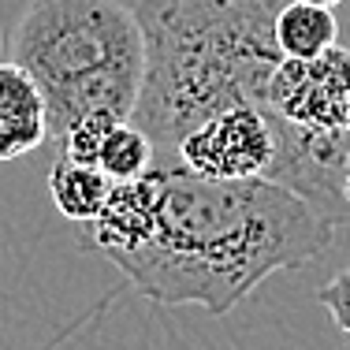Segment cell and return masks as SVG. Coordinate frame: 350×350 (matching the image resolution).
Instances as JSON below:
<instances>
[{
	"label": "cell",
	"mask_w": 350,
	"mask_h": 350,
	"mask_svg": "<svg viewBox=\"0 0 350 350\" xmlns=\"http://www.w3.org/2000/svg\"><path fill=\"white\" fill-rule=\"evenodd\" d=\"M332 231L272 179H209L172 161L116 183L82 246L105 254L149 302L224 317L269 276L321 257Z\"/></svg>",
	"instance_id": "6da1fadb"
},
{
	"label": "cell",
	"mask_w": 350,
	"mask_h": 350,
	"mask_svg": "<svg viewBox=\"0 0 350 350\" xmlns=\"http://www.w3.org/2000/svg\"><path fill=\"white\" fill-rule=\"evenodd\" d=\"M287 0H138L146 75L131 120L157 153H175L202 120L235 105L265 108L283 60L276 15Z\"/></svg>",
	"instance_id": "7a4b0ae2"
},
{
	"label": "cell",
	"mask_w": 350,
	"mask_h": 350,
	"mask_svg": "<svg viewBox=\"0 0 350 350\" xmlns=\"http://www.w3.org/2000/svg\"><path fill=\"white\" fill-rule=\"evenodd\" d=\"M12 60L45 97L49 138H64L86 116H135L146 41L135 8L120 0H30Z\"/></svg>",
	"instance_id": "3957f363"
},
{
	"label": "cell",
	"mask_w": 350,
	"mask_h": 350,
	"mask_svg": "<svg viewBox=\"0 0 350 350\" xmlns=\"http://www.w3.org/2000/svg\"><path fill=\"white\" fill-rule=\"evenodd\" d=\"M276 146V116L257 105H235L187 131L172 161L209 179H269Z\"/></svg>",
	"instance_id": "277c9868"
},
{
	"label": "cell",
	"mask_w": 350,
	"mask_h": 350,
	"mask_svg": "<svg viewBox=\"0 0 350 350\" xmlns=\"http://www.w3.org/2000/svg\"><path fill=\"white\" fill-rule=\"evenodd\" d=\"M265 108L302 135L350 131V45L336 41L313 60L283 56L265 90Z\"/></svg>",
	"instance_id": "5b68a950"
},
{
	"label": "cell",
	"mask_w": 350,
	"mask_h": 350,
	"mask_svg": "<svg viewBox=\"0 0 350 350\" xmlns=\"http://www.w3.org/2000/svg\"><path fill=\"white\" fill-rule=\"evenodd\" d=\"M64 142V153L97 164L112 183H131L157 164V149L149 135L135 120H112V116H86L79 120Z\"/></svg>",
	"instance_id": "8992f818"
},
{
	"label": "cell",
	"mask_w": 350,
	"mask_h": 350,
	"mask_svg": "<svg viewBox=\"0 0 350 350\" xmlns=\"http://www.w3.org/2000/svg\"><path fill=\"white\" fill-rule=\"evenodd\" d=\"M49 138V108L38 82L15 60H0V164L34 153Z\"/></svg>",
	"instance_id": "52a82bcc"
},
{
	"label": "cell",
	"mask_w": 350,
	"mask_h": 350,
	"mask_svg": "<svg viewBox=\"0 0 350 350\" xmlns=\"http://www.w3.org/2000/svg\"><path fill=\"white\" fill-rule=\"evenodd\" d=\"M116 183L90 161L64 153L49 172V198H53L56 213L68 216L71 224H94L101 216L108 194Z\"/></svg>",
	"instance_id": "ba28073f"
},
{
	"label": "cell",
	"mask_w": 350,
	"mask_h": 350,
	"mask_svg": "<svg viewBox=\"0 0 350 350\" xmlns=\"http://www.w3.org/2000/svg\"><path fill=\"white\" fill-rule=\"evenodd\" d=\"M339 41V15L332 8L287 0L276 15V45L291 60H313Z\"/></svg>",
	"instance_id": "9c48e42d"
},
{
	"label": "cell",
	"mask_w": 350,
	"mask_h": 350,
	"mask_svg": "<svg viewBox=\"0 0 350 350\" xmlns=\"http://www.w3.org/2000/svg\"><path fill=\"white\" fill-rule=\"evenodd\" d=\"M317 298H321V306L328 310V317L336 321V328L343 332L347 343H350V269H343L339 276H332L321 291H317Z\"/></svg>",
	"instance_id": "30bf717a"
},
{
	"label": "cell",
	"mask_w": 350,
	"mask_h": 350,
	"mask_svg": "<svg viewBox=\"0 0 350 350\" xmlns=\"http://www.w3.org/2000/svg\"><path fill=\"white\" fill-rule=\"evenodd\" d=\"M347 19H339V41H343V45H350V0H347Z\"/></svg>",
	"instance_id": "8fae6325"
},
{
	"label": "cell",
	"mask_w": 350,
	"mask_h": 350,
	"mask_svg": "<svg viewBox=\"0 0 350 350\" xmlns=\"http://www.w3.org/2000/svg\"><path fill=\"white\" fill-rule=\"evenodd\" d=\"M298 4H317V8H332V12H336V8H343L347 0H298Z\"/></svg>",
	"instance_id": "7c38bea8"
},
{
	"label": "cell",
	"mask_w": 350,
	"mask_h": 350,
	"mask_svg": "<svg viewBox=\"0 0 350 350\" xmlns=\"http://www.w3.org/2000/svg\"><path fill=\"white\" fill-rule=\"evenodd\" d=\"M347 127H350V108H347Z\"/></svg>",
	"instance_id": "4fadbf2b"
},
{
	"label": "cell",
	"mask_w": 350,
	"mask_h": 350,
	"mask_svg": "<svg viewBox=\"0 0 350 350\" xmlns=\"http://www.w3.org/2000/svg\"><path fill=\"white\" fill-rule=\"evenodd\" d=\"M347 350H350V347H347Z\"/></svg>",
	"instance_id": "5bb4252c"
}]
</instances>
